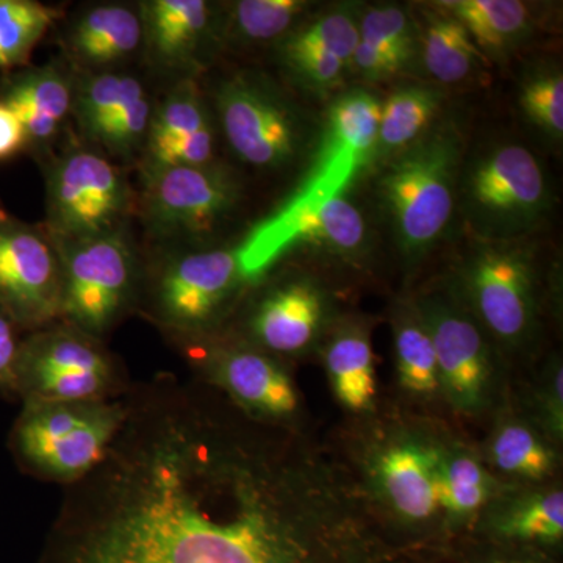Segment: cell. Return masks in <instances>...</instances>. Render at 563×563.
Segmentation results:
<instances>
[{
	"label": "cell",
	"mask_w": 563,
	"mask_h": 563,
	"mask_svg": "<svg viewBox=\"0 0 563 563\" xmlns=\"http://www.w3.org/2000/svg\"><path fill=\"white\" fill-rule=\"evenodd\" d=\"M38 563H407L354 470L209 385L135 383Z\"/></svg>",
	"instance_id": "cell-1"
},
{
	"label": "cell",
	"mask_w": 563,
	"mask_h": 563,
	"mask_svg": "<svg viewBox=\"0 0 563 563\" xmlns=\"http://www.w3.org/2000/svg\"><path fill=\"white\" fill-rule=\"evenodd\" d=\"M128 395L109 401L22 402L9 433V450L18 468L63 488L85 479L124 426Z\"/></svg>",
	"instance_id": "cell-2"
},
{
	"label": "cell",
	"mask_w": 563,
	"mask_h": 563,
	"mask_svg": "<svg viewBox=\"0 0 563 563\" xmlns=\"http://www.w3.org/2000/svg\"><path fill=\"white\" fill-rule=\"evenodd\" d=\"M246 280L236 250L176 252L144 266L136 312L180 350L221 335Z\"/></svg>",
	"instance_id": "cell-3"
},
{
	"label": "cell",
	"mask_w": 563,
	"mask_h": 563,
	"mask_svg": "<svg viewBox=\"0 0 563 563\" xmlns=\"http://www.w3.org/2000/svg\"><path fill=\"white\" fill-rule=\"evenodd\" d=\"M16 380L21 402L109 401L135 384L106 342L65 321L25 333Z\"/></svg>",
	"instance_id": "cell-4"
},
{
	"label": "cell",
	"mask_w": 563,
	"mask_h": 563,
	"mask_svg": "<svg viewBox=\"0 0 563 563\" xmlns=\"http://www.w3.org/2000/svg\"><path fill=\"white\" fill-rule=\"evenodd\" d=\"M57 246L62 262L60 321L106 342L139 306L144 266L135 247L125 229Z\"/></svg>",
	"instance_id": "cell-5"
},
{
	"label": "cell",
	"mask_w": 563,
	"mask_h": 563,
	"mask_svg": "<svg viewBox=\"0 0 563 563\" xmlns=\"http://www.w3.org/2000/svg\"><path fill=\"white\" fill-rule=\"evenodd\" d=\"M442 442L413 429H396L363 450L354 473L388 528L420 536L442 525L437 495Z\"/></svg>",
	"instance_id": "cell-6"
},
{
	"label": "cell",
	"mask_w": 563,
	"mask_h": 563,
	"mask_svg": "<svg viewBox=\"0 0 563 563\" xmlns=\"http://www.w3.org/2000/svg\"><path fill=\"white\" fill-rule=\"evenodd\" d=\"M47 232L57 243L124 229L135 196L124 174L99 152L73 147L46 173Z\"/></svg>",
	"instance_id": "cell-7"
},
{
	"label": "cell",
	"mask_w": 563,
	"mask_h": 563,
	"mask_svg": "<svg viewBox=\"0 0 563 563\" xmlns=\"http://www.w3.org/2000/svg\"><path fill=\"white\" fill-rule=\"evenodd\" d=\"M179 351L190 363L195 379L220 393L247 417L285 428L298 426L301 399L285 362L231 333Z\"/></svg>",
	"instance_id": "cell-8"
},
{
	"label": "cell",
	"mask_w": 563,
	"mask_h": 563,
	"mask_svg": "<svg viewBox=\"0 0 563 563\" xmlns=\"http://www.w3.org/2000/svg\"><path fill=\"white\" fill-rule=\"evenodd\" d=\"M0 307L25 333L60 321L62 262L46 228L13 217L0 202Z\"/></svg>",
	"instance_id": "cell-9"
},
{
	"label": "cell",
	"mask_w": 563,
	"mask_h": 563,
	"mask_svg": "<svg viewBox=\"0 0 563 563\" xmlns=\"http://www.w3.org/2000/svg\"><path fill=\"white\" fill-rule=\"evenodd\" d=\"M454 168L453 144L433 139L407 152L385 174L384 198L407 252L431 246L450 222Z\"/></svg>",
	"instance_id": "cell-10"
},
{
	"label": "cell",
	"mask_w": 563,
	"mask_h": 563,
	"mask_svg": "<svg viewBox=\"0 0 563 563\" xmlns=\"http://www.w3.org/2000/svg\"><path fill=\"white\" fill-rule=\"evenodd\" d=\"M417 312L431 335L444 401L463 417L488 412L498 395V372L479 324L442 298L426 299Z\"/></svg>",
	"instance_id": "cell-11"
},
{
	"label": "cell",
	"mask_w": 563,
	"mask_h": 563,
	"mask_svg": "<svg viewBox=\"0 0 563 563\" xmlns=\"http://www.w3.org/2000/svg\"><path fill=\"white\" fill-rule=\"evenodd\" d=\"M239 185L217 166H174L144 173L141 211L152 235L191 239L206 235L231 213Z\"/></svg>",
	"instance_id": "cell-12"
},
{
	"label": "cell",
	"mask_w": 563,
	"mask_h": 563,
	"mask_svg": "<svg viewBox=\"0 0 563 563\" xmlns=\"http://www.w3.org/2000/svg\"><path fill=\"white\" fill-rule=\"evenodd\" d=\"M217 107L225 140L240 161L262 169L291 161L295 121L268 85L254 77H235L218 91Z\"/></svg>",
	"instance_id": "cell-13"
},
{
	"label": "cell",
	"mask_w": 563,
	"mask_h": 563,
	"mask_svg": "<svg viewBox=\"0 0 563 563\" xmlns=\"http://www.w3.org/2000/svg\"><path fill=\"white\" fill-rule=\"evenodd\" d=\"M363 235L362 214L342 196H335L309 206L284 207L258 225L236 251L250 280L292 244L307 242L352 251L361 246Z\"/></svg>",
	"instance_id": "cell-14"
},
{
	"label": "cell",
	"mask_w": 563,
	"mask_h": 563,
	"mask_svg": "<svg viewBox=\"0 0 563 563\" xmlns=\"http://www.w3.org/2000/svg\"><path fill=\"white\" fill-rule=\"evenodd\" d=\"M380 103L363 91L332 107L322 150L301 190L285 207H301L342 196L352 176L377 143Z\"/></svg>",
	"instance_id": "cell-15"
},
{
	"label": "cell",
	"mask_w": 563,
	"mask_h": 563,
	"mask_svg": "<svg viewBox=\"0 0 563 563\" xmlns=\"http://www.w3.org/2000/svg\"><path fill=\"white\" fill-rule=\"evenodd\" d=\"M466 292L484 328L506 346H520L536 317L532 269L517 252L487 251L466 273Z\"/></svg>",
	"instance_id": "cell-16"
},
{
	"label": "cell",
	"mask_w": 563,
	"mask_h": 563,
	"mask_svg": "<svg viewBox=\"0 0 563 563\" xmlns=\"http://www.w3.org/2000/svg\"><path fill=\"white\" fill-rule=\"evenodd\" d=\"M322 320L324 301L312 282L285 280L251 302L239 333L231 335L285 362L312 346Z\"/></svg>",
	"instance_id": "cell-17"
},
{
	"label": "cell",
	"mask_w": 563,
	"mask_h": 563,
	"mask_svg": "<svg viewBox=\"0 0 563 563\" xmlns=\"http://www.w3.org/2000/svg\"><path fill=\"white\" fill-rule=\"evenodd\" d=\"M213 129L195 80H180L152 113L144 173L174 166L210 165Z\"/></svg>",
	"instance_id": "cell-18"
},
{
	"label": "cell",
	"mask_w": 563,
	"mask_h": 563,
	"mask_svg": "<svg viewBox=\"0 0 563 563\" xmlns=\"http://www.w3.org/2000/svg\"><path fill=\"white\" fill-rule=\"evenodd\" d=\"M492 542L558 547L563 539V492L558 484H507L476 521Z\"/></svg>",
	"instance_id": "cell-19"
},
{
	"label": "cell",
	"mask_w": 563,
	"mask_h": 563,
	"mask_svg": "<svg viewBox=\"0 0 563 563\" xmlns=\"http://www.w3.org/2000/svg\"><path fill=\"white\" fill-rule=\"evenodd\" d=\"M76 84L55 63L10 73L0 79V102L16 114L29 147L46 151L73 111Z\"/></svg>",
	"instance_id": "cell-20"
},
{
	"label": "cell",
	"mask_w": 563,
	"mask_h": 563,
	"mask_svg": "<svg viewBox=\"0 0 563 563\" xmlns=\"http://www.w3.org/2000/svg\"><path fill=\"white\" fill-rule=\"evenodd\" d=\"M506 487L488 468L483 455L459 442H442L437 495L442 526L450 531L476 525L477 518Z\"/></svg>",
	"instance_id": "cell-21"
},
{
	"label": "cell",
	"mask_w": 563,
	"mask_h": 563,
	"mask_svg": "<svg viewBox=\"0 0 563 563\" xmlns=\"http://www.w3.org/2000/svg\"><path fill=\"white\" fill-rule=\"evenodd\" d=\"M472 188L474 201L503 217H531L544 199L542 169L521 146H506L485 158Z\"/></svg>",
	"instance_id": "cell-22"
},
{
	"label": "cell",
	"mask_w": 563,
	"mask_h": 563,
	"mask_svg": "<svg viewBox=\"0 0 563 563\" xmlns=\"http://www.w3.org/2000/svg\"><path fill=\"white\" fill-rule=\"evenodd\" d=\"M141 47V11L121 3H103L85 10L66 33L70 57L87 68L121 65L131 60Z\"/></svg>",
	"instance_id": "cell-23"
},
{
	"label": "cell",
	"mask_w": 563,
	"mask_h": 563,
	"mask_svg": "<svg viewBox=\"0 0 563 563\" xmlns=\"http://www.w3.org/2000/svg\"><path fill=\"white\" fill-rule=\"evenodd\" d=\"M143 46L166 69L191 65L210 31V7L203 0H150L140 7Z\"/></svg>",
	"instance_id": "cell-24"
},
{
	"label": "cell",
	"mask_w": 563,
	"mask_h": 563,
	"mask_svg": "<svg viewBox=\"0 0 563 563\" xmlns=\"http://www.w3.org/2000/svg\"><path fill=\"white\" fill-rule=\"evenodd\" d=\"M484 462L492 472L520 485L547 483L558 466L554 444L529 417L506 413L485 443Z\"/></svg>",
	"instance_id": "cell-25"
},
{
	"label": "cell",
	"mask_w": 563,
	"mask_h": 563,
	"mask_svg": "<svg viewBox=\"0 0 563 563\" xmlns=\"http://www.w3.org/2000/svg\"><path fill=\"white\" fill-rule=\"evenodd\" d=\"M324 366L333 396L344 409L352 413L372 412L377 398L376 366L365 329H340L325 346Z\"/></svg>",
	"instance_id": "cell-26"
},
{
	"label": "cell",
	"mask_w": 563,
	"mask_h": 563,
	"mask_svg": "<svg viewBox=\"0 0 563 563\" xmlns=\"http://www.w3.org/2000/svg\"><path fill=\"white\" fill-rule=\"evenodd\" d=\"M395 363L399 387L421 402L442 398L431 335L417 309L399 314L395 325Z\"/></svg>",
	"instance_id": "cell-27"
},
{
	"label": "cell",
	"mask_w": 563,
	"mask_h": 563,
	"mask_svg": "<svg viewBox=\"0 0 563 563\" xmlns=\"http://www.w3.org/2000/svg\"><path fill=\"white\" fill-rule=\"evenodd\" d=\"M143 84L131 74L96 70L76 85L73 111L81 133L95 140L102 125L122 107L144 95Z\"/></svg>",
	"instance_id": "cell-28"
},
{
	"label": "cell",
	"mask_w": 563,
	"mask_h": 563,
	"mask_svg": "<svg viewBox=\"0 0 563 563\" xmlns=\"http://www.w3.org/2000/svg\"><path fill=\"white\" fill-rule=\"evenodd\" d=\"M60 10L33 0H0V69L21 68Z\"/></svg>",
	"instance_id": "cell-29"
},
{
	"label": "cell",
	"mask_w": 563,
	"mask_h": 563,
	"mask_svg": "<svg viewBox=\"0 0 563 563\" xmlns=\"http://www.w3.org/2000/svg\"><path fill=\"white\" fill-rule=\"evenodd\" d=\"M454 20L487 49H501L520 38L529 22L525 3L517 0H459L448 3Z\"/></svg>",
	"instance_id": "cell-30"
},
{
	"label": "cell",
	"mask_w": 563,
	"mask_h": 563,
	"mask_svg": "<svg viewBox=\"0 0 563 563\" xmlns=\"http://www.w3.org/2000/svg\"><path fill=\"white\" fill-rule=\"evenodd\" d=\"M481 55L461 22L437 18L424 35V63L437 79L454 84L470 76Z\"/></svg>",
	"instance_id": "cell-31"
},
{
	"label": "cell",
	"mask_w": 563,
	"mask_h": 563,
	"mask_svg": "<svg viewBox=\"0 0 563 563\" xmlns=\"http://www.w3.org/2000/svg\"><path fill=\"white\" fill-rule=\"evenodd\" d=\"M439 106V96L424 88H406L393 92L380 106L377 143L384 150H398L424 131Z\"/></svg>",
	"instance_id": "cell-32"
},
{
	"label": "cell",
	"mask_w": 563,
	"mask_h": 563,
	"mask_svg": "<svg viewBox=\"0 0 563 563\" xmlns=\"http://www.w3.org/2000/svg\"><path fill=\"white\" fill-rule=\"evenodd\" d=\"M302 7L299 0H242L233 7V32L250 41L276 38L290 27Z\"/></svg>",
	"instance_id": "cell-33"
},
{
	"label": "cell",
	"mask_w": 563,
	"mask_h": 563,
	"mask_svg": "<svg viewBox=\"0 0 563 563\" xmlns=\"http://www.w3.org/2000/svg\"><path fill=\"white\" fill-rule=\"evenodd\" d=\"M152 113L154 109L147 92H144L113 114L92 141L101 144L103 150L109 151L114 157H132L146 144Z\"/></svg>",
	"instance_id": "cell-34"
},
{
	"label": "cell",
	"mask_w": 563,
	"mask_h": 563,
	"mask_svg": "<svg viewBox=\"0 0 563 563\" xmlns=\"http://www.w3.org/2000/svg\"><path fill=\"white\" fill-rule=\"evenodd\" d=\"M290 43L296 46L328 52L344 63L354 57V52L361 43V32L351 16L344 13H333L313 22L306 31L296 35Z\"/></svg>",
	"instance_id": "cell-35"
},
{
	"label": "cell",
	"mask_w": 563,
	"mask_h": 563,
	"mask_svg": "<svg viewBox=\"0 0 563 563\" xmlns=\"http://www.w3.org/2000/svg\"><path fill=\"white\" fill-rule=\"evenodd\" d=\"M362 43L406 62L412 49V31L406 14L398 9H374L362 21Z\"/></svg>",
	"instance_id": "cell-36"
},
{
	"label": "cell",
	"mask_w": 563,
	"mask_h": 563,
	"mask_svg": "<svg viewBox=\"0 0 563 563\" xmlns=\"http://www.w3.org/2000/svg\"><path fill=\"white\" fill-rule=\"evenodd\" d=\"M531 420L554 444H561L563 439V368L562 362L554 358L544 368L542 377L537 383L532 396Z\"/></svg>",
	"instance_id": "cell-37"
},
{
	"label": "cell",
	"mask_w": 563,
	"mask_h": 563,
	"mask_svg": "<svg viewBox=\"0 0 563 563\" xmlns=\"http://www.w3.org/2000/svg\"><path fill=\"white\" fill-rule=\"evenodd\" d=\"M521 103L529 118L555 136L563 132V79L551 73L533 77L526 84Z\"/></svg>",
	"instance_id": "cell-38"
},
{
	"label": "cell",
	"mask_w": 563,
	"mask_h": 563,
	"mask_svg": "<svg viewBox=\"0 0 563 563\" xmlns=\"http://www.w3.org/2000/svg\"><path fill=\"white\" fill-rule=\"evenodd\" d=\"M25 332L0 307V398L20 401L18 398L16 369Z\"/></svg>",
	"instance_id": "cell-39"
},
{
	"label": "cell",
	"mask_w": 563,
	"mask_h": 563,
	"mask_svg": "<svg viewBox=\"0 0 563 563\" xmlns=\"http://www.w3.org/2000/svg\"><path fill=\"white\" fill-rule=\"evenodd\" d=\"M287 57L296 69L317 84H332L339 79L344 63L328 52L312 49V47L287 44Z\"/></svg>",
	"instance_id": "cell-40"
},
{
	"label": "cell",
	"mask_w": 563,
	"mask_h": 563,
	"mask_svg": "<svg viewBox=\"0 0 563 563\" xmlns=\"http://www.w3.org/2000/svg\"><path fill=\"white\" fill-rule=\"evenodd\" d=\"M463 563H553L542 548L523 544L487 542L473 548L463 558Z\"/></svg>",
	"instance_id": "cell-41"
},
{
	"label": "cell",
	"mask_w": 563,
	"mask_h": 563,
	"mask_svg": "<svg viewBox=\"0 0 563 563\" xmlns=\"http://www.w3.org/2000/svg\"><path fill=\"white\" fill-rule=\"evenodd\" d=\"M29 150V140L16 114L0 102V162L10 161Z\"/></svg>",
	"instance_id": "cell-42"
},
{
	"label": "cell",
	"mask_w": 563,
	"mask_h": 563,
	"mask_svg": "<svg viewBox=\"0 0 563 563\" xmlns=\"http://www.w3.org/2000/svg\"><path fill=\"white\" fill-rule=\"evenodd\" d=\"M352 58L357 63L358 69L368 77L390 76V74L398 70L399 66L404 63L401 58L387 54V52L376 49V47L362 43V41L358 43L357 49H355L354 57Z\"/></svg>",
	"instance_id": "cell-43"
}]
</instances>
